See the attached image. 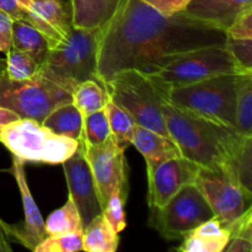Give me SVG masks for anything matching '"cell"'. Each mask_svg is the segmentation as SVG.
Here are the masks:
<instances>
[{"mask_svg":"<svg viewBox=\"0 0 252 252\" xmlns=\"http://www.w3.org/2000/svg\"><path fill=\"white\" fill-rule=\"evenodd\" d=\"M29 14V24L46 37L49 49L63 43L74 27L70 1L65 0H32Z\"/></svg>","mask_w":252,"mask_h":252,"instance_id":"cell-15","label":"cell"},{"mask_svg":"<svg viewBox=\"0 0 252 252\" xmlns=\"http://www.w3.org/2000/svg\"><path fill=\"white\" fill-rule=\"evenodd\" d=\"M167 133L181 155L202 167H219L234 160L246 139L234 128L196 115L164 96L162 105Z\"/></svg>","mask_w":252,"mask_h":252,"instance_id":"cell-2","label":"cell"},{"mask_svg":"<svg viewBox=\"0 0 252 252\" xmlns=\"http://www.w3.org/2000/svg\"><path fill=\"white\" fill-rule=\"evenodd\" d=\"M214 218L213 211L193 184L180 189L166 204L150 208L149 225L167 240H179Z\"/></svg>","mask_w":252,"mask_h":252,"instance_id":"cell-10","label":"cell"},{"mask_svg":"<svg viewBox=\"0 0 252 252\" xmlns=\"http://www.w3.org/2000/svg\"><path fill=\"white\" fill-rule=\"evenodd\" d=\"M98 38L100 27L83 29L74 26L63 43L49 49L39 71L70 94L84 81H101L97 75Z\"/></svg>","mask_w":252,"mask_h":252,"instance_id":"cell-3","label":"cell"},{"mask_svg":"<svg viewBox=\"0 0 252 252\" xmlns=\"http://www.w3.org/2000/svg\"><path fill=\"white\" fill-rule=\"evenodd\" d=\"M234 129L244 137H252V74L246 76L239 88Z\"/></svg>","mask_w":252,"mask_h":252,"instance_id":"cell-26","label":"cell"},{"mask_svg":"<svg viewBox=\"0 0 252 252\" xmlns=\"http://www.w3.org/2000/svg\"><path fill=\"white\" fill-rule=\"evenodd\" d=\"M130 144L134 145L143 155L148 171H152L172 158L182 157L179 147L171 137H166L140 126H135Z\"/></svg>","mask_w":252,"mask_h":252,"instance_id":"cell-17","label":"cell"},{"mask_svg":"<svg viewBox=\"0 0 252 252\" xmlns=\"http://www.w3.org/2000/svg\"><path fill=\"white\" fill-rule=\"evenodd\" d=\"M199 165L184 157L172 158L152 171H148V203L149 208H159L167 203L181 189L192 185Z\"/></svg>","mask_w":252,"mask_h":252,"instance_id":"cell-13","label":"cell"},{"mask_svg":"<svg viewBox=\"0 0 252 252\" xmlns=\"http://www.w3.org/2000/svg\"><path fill=\"white\" fill-rule=\"evenodd\" d=\"M12 47L29 54L39 65L43 64L49 53L46 37L22 20H15L12 24Z\"/></svg>","mask_w":252,"mask_h":252,"instance_id":"cell-21","label":"cell"},{"mask_svg":"<svg viewBox=\"0 0 252 252\" xmlns=\"http://www.w3.org/2000/svg\"><path fill=\"white\" fill-rule=\"evenodd\" d=\"M229 165L233 167L244 189L252 193V137L246 139L240 152Z\"/></svg>","mask_w":252,"mask_h":252,"instance_id":"cell-31","label":"cell"},{"mask_svg":"<svg viewBox=\"0 0 252 252\" xmlns=\"http://www.w3.org/2000/svg\"><path fill=\"white\" fill-rule=\"evenodd\" d=\"M49 130L62 137L80 142L83 134V116L73 102L54 108L42 122Z\"/></svg>","mask_w":252,"mask_h":252,"instance_id":"cell-22","label":"cell"},{"mask_svg":"<svg viewBox=\"0 0 252 252\" xmlns=\"http://www.w3.org/2000/svg\"><path fill=\"white\" fill-rule=\"evenodd\" d=\"M0 143L24 161L57 165L75 153L79 142L56 134L42 123L19 118L2 129Z\"/></svg>","mask_w":252,"mask_h":252,"instance_id":"cell-6","label":"cell"},{"mask_svg":"<svg viewBox=\"0 0 252 252\" xmlns=\"http://www.w3.org/2000/svg\"><path fill=\"white\" fill-rule=\"evenodd\" d=\"M128 189H125V187H117V189H115V191L111 193L105 208L102 209L103 216L106 217L108 223L111 224L113 230L117 234H120L121 231L125 230V228L127 226L125 213V204Z\"/></svg>","mask_w":252,"mask_h":252,"instance_id":"cell-29","label":"cell"},{"mask_svg":"<svg viewBox=\"0 0 252 252\" xmlns=\"http://www.w3.org/2000/svg\"><path fill=\"white\" fill-rule=\"evenodd\" d=\"M32 0H0V10L5 11L14 20L29 22V9Z\"/></svg>","mask_w":252,"mask_h":252,"instance_id":"cell-34","label":"cell"},{"mask_svg":"<svg viewBox=\"0 0 252 252\" xmlns=\"http://www.w3.org/2000/svg\"><path fill=\"white\" fill-rule=\"evenodd\" d=\"M5 69H6V59L0 58V78L5 73Z\"/></svg>","mask_w":252,"mask_h":252,"instance_id":"cell-39","label":"cell"},{"mask_svg":"<svg viewBox=\"0 0 252 252\" xmlns=\"http://www.w3.org/2000/svg\"><path fill=\"white\" fill-rule=\"evenodd\" d=\"M39 64L32 57L16 48L6 52V69L5 75L11 80L21 81L31 79L39 70Z\"/></svg>","mask_w":252,"mask_h":252,"instance_id":"cell-27","label":"cell"},{"mask_svg":"<svg viewBox=\"0 0 252 252\" xmlns=\"http://www.w3.org/2000/svg\"><path fill=\"white\" fill-rule=\"evenodd\" d=\"M225 47L245 70L252 71V38L236 39L226 37Z\"/></svg>","mask_w":252,"mask_h":252,"instance_id":"cell-32","label":"cell"},{"mask_svg":"<svg viewBox=\"0 0 252 252\" xmlns=\"http://www.w3.org/2000/svg\"><path fill=\"white\" fill-rule=\"evenodd\" d=\"M71 97L83 117L105 108L111 100L106 84L97 80H86L79 84L71 93Z\"/></svg>","mask_w":252,"mask_h":252,"instance_id":"cell-23","label":"cell"},{"mask_svg":"<svg viewBox=\"0 0 252 252\" xmlns=\"http://www.w3.org/2000/svg\"><path fill=\"white\" fill-rule=\"evenodd\" d=\"M230 234L214 217L182 238L177 250L182 252H223L228 245Z\"/></svg>","mask_w":252,"mask_h":252,"instance_id":"cell-18","label":"cell"},{"mask_svg":"<svg viewBox=\"0 0 252 252\" xmlns=\"http://www.w3.org/2000/svg\"><path fill=\"white\" fill-rule=\"evenodd\" d=\"M226 33L186 12L164 15L142 0H122L100 27L97 75L106 83L127 69L153 75L191 51L225 46Z\"/></svg>","mask_w":252,"mask_h":252,"instance_id":"cell-1","label":"cell"},{"mask_svg":"<svg viewBox=\"0 0 252 252\" xmlns=\"http://www.w3.org/2000/svg\"><path fill=\"white\" fill-rule=\"evenodd\" d=\"M34 252H78L83 251V233L47 235Z\"/></svg>","mask_w":252,"mask_h":252,"instance_id":"cell-30","label":"cell"},{"mask_svg":"<svg viewBox=\"0 0 252 252\" xmlns=\"http://www.w3.org/2000/svg\"><path fill=\"white\" fill-rule=\"evenodd\" d=\"M122 0H70L73 25L83 29H98L115 15Z\"/></svg>","mask_w":252,"mask_h":252,"instance_id":"cell-19","label":"cell"},{"mask_svg":"<svg viewBox=\"0 0 252 252\" xmlns=\"http://www.w3.org/2000/svg\"><path fill=\"white\" fill-rule=\"evenodd\" d=\"M248 7H252V0H191L184 11L189 16L226 31L234 19Z\"/></svg>","mask_w":252,"mask_h":252,"instance_id":"cell-16","label":"cell"},{"mask_svg":"<svg viewBox=\"0 0 252 252\" xmlns=\"http://www.w3.org/2000/svg\"><path fill=\"white\" fill-rule=\"evenodd\" d=\"M111 135L110 125L105 108L83 117V134L79 143L97 145L105 142Z\"/></svg>","mask_w":252,"mask_h":252,"instance_id":"cell-28","label":"cell"},{"mask_svg":"<svg viewBox=\"0 0 252 252\" xmlns=\"http://www.w3.org/2000/svg\"><path fill=\"white\" fill-rule=\"evenodd\" d=\"M62 165L68 184L69 197L75 203L80 214L81 223L85 228L96 216L102 213V208L98 202L90 166L80 144L75 153L64 160Z\"/></svg>","mask_w":252,"mask_h":252,"instance_id":"cell-12","label":"cell"},{"mask_svg":"<svg viewBox=\"0 0 252 252\" xmlns=\"http://www.w3.org/2000/svg\"><path fill=\"white\" fill-rule=\"evenodd\" d=\"M246 74H226L164 91V96L177 106L213 122L234 128L238 91Z\"/></svg>","mask_w":252,"mask_h":252,"instance_id":"cell-4","label":"cell"},{"mask_svg":"<svg viewBox=\"0 0 252 252\" xmlns=\"http://www.w3.org/2000/svg\"><path fill=\"white\" fill-rule=\"evenodd\" d=\"M12 175H14L16 184L19 186L20 193H21L22 207H24L25 221L24 225H6L4 221L0 220V228L7 234L14 236L26 246L29 250L33 251L36 246L47 236L46 228H44V220L42 218L39 209L32 197L31 191L29 189L25 174V161L20 158L12 155Z\"/></svg>","mask_w":252,"mask_h":252,"instance_id":"cell-14","label":"cell"},{"mask_svg":"<svg viewBox=\"0 0 252 252\" xmlns=\"http://www.w3.org/2000/svg\"><path fill=\"white\" fill-rule=\"evenodd\" d=\"M120 245V236L100 213L83 230V251L115 252Z\"/></svg>","mask_w":252,"mask_h":252,"instance_id":"cell-20","label":"cell"},{"mask_svg":"<svg viewBox=\"0 0 252 252\" xmlns=\"http://www.w3.org/2000/svg\"><path fill=\"white\" fill-rule=\"evenodd\" d=\"M73 102L71 94L37 71L27 80H11L2 74L0 78V106L9 108L20 118L42 123L58 106Z\"/></svg>","mask_w":252,"mask_h":252,"instance_id":"cell-8","label":"cell"},{"mask_svg":"<svg viewBox=\"0 0 252 252\" xmlns=\"http://www.w3.org/2000/svg\"><path fill=\"white\" fill-rule=\"evenodd\" d=\"M105 84L111 101L123 108L135 125L170 137L162 113L164 91L149 75L127 69L116 73Z\"/></svg>","mask_w":252,"mask_h":252,"instance_id":"cell-5","label":"cell"},{"mask_svg":"<svg viewBox=\"0 0 252 252\" xmlns=\"http://www.w3.org/2000/svg\"><path fill=\"white\" fill-rule=\"evenodd\" d=\"M12 24L11 16L0 10V52L6 53L12 48Z\"/></svg>","mask_w":252,"mask_h":252,"instance_id":"cell-35","label":"cell"},{"mask_svg":"<svg viewBox=\"0 0 252 252\" xmlns=\"http://www.w3.org/2000/svg\"><path fill=\"white\" fill-rule=\"evenodd\" d=\"M225 46H209L182 54L158 73L149 75L162 91L226 74H246Z\"/></svg>","mask_w":252,"mask_h":252,"instance_id":"cell-7","label":"cell"},{"mask_svg":"<svg viewBox=\"0 0 252 252\" xmlns=\"http://www.w3.org/2000/svg\"><path fill=\"white\" fill-rule=\"evenodd\" d=\"M164 15H172L182 11L191 0H142Z\"/></svg>","mask_w":252,"mask_h":252,"instance_id":"cell-36","label":"cell"},{"mask_svg":"<svg viewBox=\"0 0 252 252\" xmlns=\"http://www.w3.org/2000/svg\"><path fill=\"white\" fill-rule=\"evenodd\" d=\"M105 111L107 115L108 125H110L111 135L115 138L118 147L126 150V148L130 145L133 132L137 125L133 118L113 101H108Z\"/></svg>","mask_w":252,"mask_h":252,"instance_id":"cell-25","label":"cell"},{"mask_svg":"<svg viewBox=\"0 0 252 252\" xmlns=\"http://www.w3.org/2000/svg\"><path fill=\"white\" fill-rule=\"evenodd\" d=\"M44 228L47 235L83 233L84 226L81 223L80 214L70 197L63 207L49 214L47 220L44 221Z\"/></svg>","mask_w":252,"mask_h":252,"instance_id":"cell-24","label":"cell"},{"mask_svg":"<svg viewBox=\"0 0 252 252\" xmlns=\"http://www.w3.org/2000/svg\"><path fill=\"white\" fill-rule=\"evenodd\" d=\"M90 166L101 208H105L111 193L117 187L128 189V171L125 149L120 148L112 135L97 145L79 143Z\"/></svg>","mask_w":252,"mask_h":252,"instance_id":"cell-11","label":"cell"},{"mask_svg":"<svg viewBox=\"0 0 252 252\" xmlns=\"http://www.w3.org/2000/svg\"><path fill=\"white\" fill-rule=\"evenodd\" d=\"M224 251L226 252H251L252 243L243 239H229L228 245L225 246Z\"/></svg>","mask_w":252,"mask_h":252,"instance_id":"cell-37","label":"cell"},{"mask_svg":"<svg viewBox=\"0 0 252 252\" xmlns=\"http://www.w3.org/2000/svg\"><path fill=\"white\" fill-rule=\"evenodd\" d=\"M193 185L223 226L233 223L251 207L252 193L244 189L230 165L201 166Z\"/></svg>","mask_w":252,"mask_h":252,"instance_id":"cell-9","label":"cell"},{"mask_svg":"<svg viewBox=\"0 0 252 252\" xmlns=\"http://www.w3.org/2000/svg\"><path fill=\"white\" fill-rule=\"evenodd\" d=\"M19 118V116L15 112H12V111H10L9 108H5L0 106V134H1L2 129H4L7 125H10V123L14 122V121H17Z\"/></svg>","mask_w":252,"mask_h":252,"instance_id":"cell-38","label":"cell"},{"mask_svg":"<svg viewBox=\"0 0 252 252\" xmlns=\"http://www.w3.org/2000/svg\"><path fill=\"white\" fill-rule=\"evenodd\" d=\"M225 33L229 38H252V7L241 11L231 22Z\"/></svg>","mask_w":252,"mask_h":252,"instance_id":"cell-33","label":"cell"}]
</instances>
